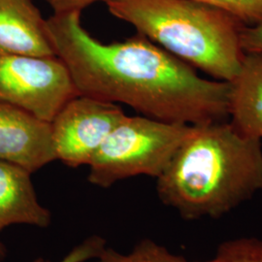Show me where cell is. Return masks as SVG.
Here are the masks:
<instances>
[{
  "mask_svg": "<svg viewBox=\"0 0 262 262\" xmlns=\"http://www.w3.org/2000/svg\"><path fill=\"white\" fill-rule=\"evenodd\" d=\"M56 56L47 19L32 0H0V56Z\"/></svg>",
  "mask_w": 262,
  "mask_h": 262,
  "instance_id": "cell-8",
  "label": "cell"
},
{
  "mask_svg": "<svg viewBox=\"0 0 262 262\" xmlns=\"http://www.w3.org/2000/svg\"><path fill=\"white\" fill-rule=\"evenodd\" d=\"M157 179L160 201L182 217L223 216L261 191V139L229 121L191 125Z\"/></svg>",
  "mask_w": 262,
  "mask_h": 262,
  "instance_id": "cell-2",
  "label": "cell"
},
{
  "mask_svg": "<svg viewBox=\"0 0 262 262\" xmlns=\"http://www.w3.org/2000/svg\"><path fill=\"white\" fill-rule=\"evenodd\" d=\"M48 5L53 9L54 14H63L72 12H81L91 6L92 4L103 1L108 2L109 0H44Z\"/></svg>",
  "mask_w": 262,
  "mask_h": 262,
  "instance_id": "cell-16",
  "label": "cell"
},
{
  "mask_svg": "<svg viewBox=\"0 0 262 262\" xmlns=\"http://www.w3.org/2000/svg\"><path fill=\"white\" fill-rule=\"evenodd\" d=\"M5 256H6V248L4 244L0 241V262L3 261Z\"/></svg>",
  "mask_w": 262,
  "mask_h": 262,
  "instance_id": "cell-17",
  "label": "cell"
},
{
  "mask_svg": "<svg viewBox=\"0 0 262 262\" xmlns=\"http://www.w3.org/2000/svg\"><path fill=\"white\" fill-rule=\"evenodd\" d=\"M240 44L245 54L262 53V23L244 27L240 34Z\"/></svg>",
  "mask_w": 262,
  "mask_h": 262,
  "instance_id": "cell-15",
  "label": "cell"
},
{
  "mask_svg": "<svg viewBox=\"0 0 262 262\" xmlns=\"http://www.w3.org/2000/svg\"><path fill=\"white\" fill-rule=\"evenodd\" d=\"M106 241L99 236H92L85 239L84 242L76 246L75 248L67 253L66 256L58 262H85L94 258H97L106 248ZM34 262L47 261L43 258H38Z\"/></svg>",
  "mask_w": 262,
  "mask_h": 262,
  "instance_id": "cell-14",
  "label": "cell"
},
{
  "mask_svg": "<svg viewBox=\"0 0 262 262\" xmlns=\"http://www.w3.org/2000/svg\"><path fill=\"white\" fill-rule=\"evenodd\" d=\"M230 85L228 121L237 130L262 139V53L245 54Z\"/></svg>",
  "mask_w": 262,
  "mask_h": 262,
  "instance_id": "cell-10",
  "label": "cell"
},
{
  "mask_svg": "<svg viewBox=\"0 0 262 262\" xmlns=\"http://www.w3.org/2000/svg\"><path fill=\"white\" fill-rule=\"evenodd\" d=\"M204 262H262V240L240 238L222 244L215 257Z\"/></svg>",
  "mask_w": 262,
  "mask_h": 262,
  "instance_id": "cell-12",
  "label": "cell"
},
{
  "mask_svg": "<svg viewBox=\"0 0 262 262\" xmlns=\"http://www.w3.org/2000/svg\"><path fill=\"white\" fill-rule=\"evenodd\" d=\"M31 172L0 160V231L13 225L40 228L52 223V214L38 200Z\"/></svg>",
  "mask_w": 262,
  "mask_h": 262,
  "instance_id": "cell-9",
  "label": "cell"
},
{
  "mask_svg": "<svg viewBox=\"0 0 262 262\" xmlns=\"http://www.w3.org/2000/svg\"><path fill=\"white\" fill-rule=\"evenodd\" d=\"M109 12L137 33L215 80L231 83L245 53L241 21L194 0H109Z\"/></svg>",
  "mask_w": 262,
  "mask_h": 262,
  "instance_id": "cell-3",
  "label": "cell"
},
{
  "mask_svg": "<svg viewBox=\"0 0 262 262\" xmlns=\"http://www.w3.org/2000/svg\"><path fill=\"white\" fill-rule=\"evenodd\" d=\"M56 159L51 123L0 101V160L34 173Z\"/></svg>",
  "mask_w": 262,
  "mask_h": 262,
  "instance_id": "cell-7",
  "label": "cell"
},
{
  "mask_svg": "<svg viewBox=\"0 0 262 262\" xmlns=\"http://www.w3.org/2000/svg\"><path fill=\"white\" fill-rule=\"evenodd\" d=\"M227 13L246 27L262 23V0H194Z\"/></svg>",
  "mask_w": 262,
  "mask_h": 262,
  "instance_id": "cell-13",
  "label": "cell"
},
{
  "mask_svg": "<svg viewBox=\"0 0 262 262\" xmlns=\"http://www.w3.org/2000/svg\"><path fill=\"white\" fill-rule=\"evenodd\" d=\"M96 262H188L183 256L170 253L159 244L145 239L137 244L129 253H119L110 248H105Z\"/></svg>",
  "mask_w": 262,
  "mask_h": 262,
  "instance_id": "cell-11",
  "label": "cell"
},
{
  "mask_svg": "<svg viewBox=\"0 0 262 262\" xmlns=\"http://www.w3.org/2000/svg\"><path fill=\"white\" fill-rule=\"evenodd\" d=\"M190 128L185 123L125 115L91 160L90 183L110 187L140 175L158 178Z\"/></svg>",
  "mask_w": 262,
  "mask_h": 262,
  "instance_id": "cell-4",
  "label": "cell"
},
{
  "mask_svg": "<svg viewBox=\"0 0 262 262\" xmlns=\"http://www.w3.org/2000/svg\"><path fill=\"white\" fill-rule=\"evenodd\" d=\"M78 94L67 66L58 56H0V101L51 123Z\"/></svg>",
  "mask_w": 262,
  "mask_h": 262,
  "instance_id": "cell-5",
  "label": "cell"
},
{
  "mask_svg": "<svg viewBox=\"0 0 262 262\" xmlns=\"http://www.w3.org/2000/svg\"><path fill=\"white\" fill-rule=\"evenodd\" d=\"M47 28L78 94L125 104L161 122L228 121L230 83L200 77L194 67L140 33L105 44L84 29L81 12L53 14Z\"/></svg>",
  "mask_w": 262,
  "mask_h": 262,
  "instance_id": "cell-1",
  "label": "cell"
},
{
  "mask_svg": "<svg viewBox=\"0 0 262 262\" xmlns=\"http://www.w3.org/2000/svg\"><path fill=\"white\" fill-rule=\"evenodd\" d=\"M124 117L117 104L78 94L51 122L56 159L73 168L89 165Z\"/></svg>",
  "mask_w": 262,
  "mask_h": 262,
  "instance_id": "cell-6",
  "label": "cell"
}]
</instances>
